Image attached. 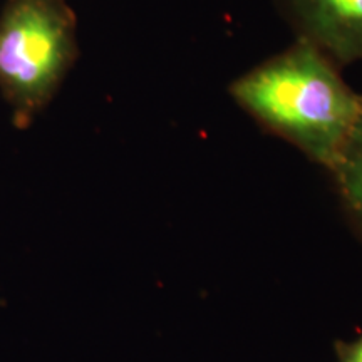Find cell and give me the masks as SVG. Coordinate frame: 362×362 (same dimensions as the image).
<instances>
[{"mask_svg": "<svg viewBox=\"0 0 362 362\" xmlns=\"http://www.w3.org/2000/svg\"><path fill=\"white\" fill-rule=\"evenodd\" d=\"M78 54V21L67 0H6L0 11V93L13 124H33Z\"/></svg>", "mask_w": 362, "mask_h": 362, "instance_id": "cell-2", "label": "cell"}, {"mask_svg": "<svg viewBox=\"0 0 362 362\" xmlns=\"http://www.w3.org/2000/svg\"><path fill=\"white\" fill-rule=\"evenodd\" d=\"M337 362H362V336L351 342L336 344Z\"/></svg>", "mask_w": 362, "mask_h": 362, "instance_id": "cell-5", "label": "cell"}, {"mask_svg": "<svg viewBox=\"0 0 362 362\" xmlns=\"http://www.w3.org/2000/svg\"><path fill=\"white\" fill-rule=\"evenodd\" d=\"M329 171L332 173L344 210L362 235V101L354 124Z\"/></svg>", "mask_w": 362, "mask_h": 362, "instance_id": "cell-4", "label": "cell"}, {"mask_svg": "<svg viewBox=\"0 0 362 362\" xmlns=\"http://www.w3.org/2000/svg\"><path fill=\"white\" fill-rule=\"evenodd\" d=\"M297 37L322 49L336 64L362 61V0H279Z\"/></svg>", "mask_w": 362, "mask_h": 362, "instance_id": "cell-3", "label": "cell"}, {"mask_svg": "<svg viewBox=\"0 0 362 362\" xmlns=\"http://www.w3.org/2000/svg\"><path fill=\"white\" fill-rule=\"evenodd\" d=\"M230 96L260 126L327 170L362 101L336 62L300 37L235 79Z\"/></svg>", "mask_w": 362, "mask_h": 362, "instance_id": "cell-1", "label": "cell"}]
</instances>
